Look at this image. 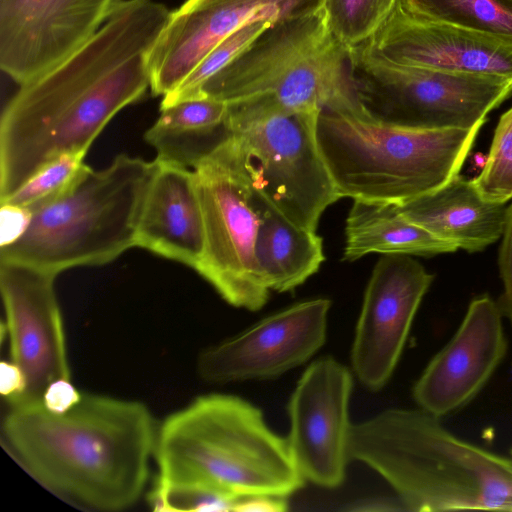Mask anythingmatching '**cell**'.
I'll return each instance as SVG.
<instances>
[{"instance_id":"1","label":"cell","mask_w":512,"mask_h":512,"mask_svg":"<svg viewBox=\"0 0 512 512\" xmlns=\"http://www.w3.org/2000/svg\"><path fill=\"white\" fill-rule=\"evenodd\" d=\"M170 15L154 0H122L87 43L20 85L0 119V201L52 160L86 155L108 122L146 94Z\"/></svg>"},{"instance_id":"2","label":"cell","mask_w":512,"mask_h":512,"mask_svg":"<svg viewBox=\"0 0 512 512\" xmlns=\"http://www.w3.org/2000/svg\"><path fill=\"white\" fill-rule=\"evenodd\" d=\"M158 427L141 402L82 393L64 413L10 406L2 443L42 486L79 508L119 511L143 494Z\"/></svg>"},{"instance_id":"3","label":"cell","mask_w":512,"mask_h":512,"mask_svg":"<svg viewBox=\"0 0 512 512\" xmlns=\"http://www.w3.org/2000/svg\"><path fill=\"white\" fill-rule=\"evenodd\" d=\"M348 455L378 472L413 511H512V458L449 431L417 409L352 424Z\"/></svg>"},{"instance_id":"4","label":"cell","mask_w":512,"mask_h":512,"mask_svg":"<svg viewBox=\"0 0 512 512\" xmlns=\"http://www.w3.org/2000/svg\"><path fill=\"white\" fill-rule=\"evenodd\" d=\"M158 480L207 485L238 498L287 497L304 478L287 438L274 433L261 410L229 394H207L158 427Z\"/></svg>"},{"instance_id":"5","label":"cell","mask_w":512,"mask_h":512,"mask_svg":"<svg viewBox=\"0 0 512 512\" xmlns=\"http://www.w3.org/2000/svg\"><path fill=\"white\" fill-rule=\"evenodd\" d=\"M197 97L232 103L242 122L362 107L351 80L348 48L332 34L322 10L272 24L209 78Z\"/></svg>"},{"instance_id":"6","label":"cell","mask_w":512,"mask_h":512,"mask_svg":"<svg viewBox=\"0 0 512 512\" xmlns=\"http://www.w3.org/2000/svg\"><path fill=\"white\" fill-rule=\"evenodd\" d=\"M482 125L414 129L379 121L363 108L323 109L317 139L341 198L402 205L459 175Z\"/></svg>"},{"instance_id":"7","label":"cell","mask_w":512,"mask_h":512,"mask_svg":"<svg viewBox=\"0 0 512 512\" xmlns=\"http://www.w3.org/2000/svg\"><path fill=\"white\" fill-rule=\"evenodd\" d=\"M155 162L118 155L108 166H87L62 196L32 212L24 233L0 246V261L58 275L77 266L109 263L135 246L141 206Z\"/></svg>"},{"instance_id":"8","label":"cell","mask_w":512,"mask_h":512,"mask_svg":"<svg viewBox=\"0 0 512 512\" xmlns=\"http://www.w3.org/2000/svg\"><path fill=\"white\" fill-rule=\"evenodd\" d=\"M356 97L373 118L401 127L472 128L512 92V79L401 65L368 50L348 48Z\"/></svg>"},{"instance_id":"9","label":"cell","mask_w":512,"mask_h":512,"mask_svg":"<svg viewBox=\"0 0 512 512\" xmlns=\"http://www.w3.org/2000/svg\"><path fill=\"white\" fill-rule=\"evenodd\" d=\"M204 221V250L196 270L230 305L261 309L270 291L255 257L260 216L232 134L194 169Z\"/></svg>"},{"instance_id":"10","label":"cell","mask_w":512,"mask_h":512,"mask_svg":"<svg viewBox=\"0 0 512 512\" xmlns=\"http://www.w3.org/2000/svg\"><path fill=\"white\" fill-rule=\"evenodd\" d=\"M319 113L274 114L230 132L252 189L286 220L311 231L341 199L319 147Z\"/></svg>"},{"instance_id":"11","label":"cell","mask_w":512,"mask_h":512,"mask_svg":"<svg viewBox=\"0 0 512 512\" xmlns=\"http://www.w3.org/2000/svg\"><path fill=\"white\" fill-rule=\"evenodd\" d=\"M55 278L56 275L35 267L0 261L10 361L25 378L23 395L9 406L43 402L50 384L71 379Z\"/></svg>"},{"instance_id":"12","label":"cell","mask_w":512,"mask_h":512,"mask_svg":"<svg viewBox=\"0 0 512 512\" xmlns=\"http://www.w3.org/2000/svg\"><path fill=\"white\" fill-rule=\"evenodd\" d=\"M433 275L410 255L384 254L365 289L351 350L353 371L378 391L391 378Z\"/></svg>"},{"instance_id":"13","label":"cell","mask_w":512,"mask_h":512,"mask_svg":"<svg viewBox=\"0 0 512 512\" xmlns=\"http://www.w3.org/2000/svg\"><path fill=\"white\" fill-rule=\"evenodd\" d=\"M122 0H0V67L19 85L87 43Z\"/></svg>"},{"instance_id":"14","label":"cell","mask_w":512,"mask_h":512,"mask_svg":"<svg viewBox=\"0 0 512 512\" xmlns=\"http://www.w3.org/2000/svg\"><path fill=\"white\" fill-rule=\"evenodd\" d=\"M323 0H187L170 18L151 56L155 96L174 91L220 42L246 25L304 17L322 10Z\"/></svg>"},{"instance_id":"15","label":"cell","mask_w":512,"mask_h":512,"mask_svg":"<svg viewBox=\"0 0 512 512\" xmlns=\"http://www.w3.org/2000/svg\"><path fill=\"white\" fill-rule=\"evenodd\" d=\"M353 387L350 371L327 356L303 372L289 399L287 437L293 459L304 479L336 488L345 478L349 400Z\"/></svg>"},{"instance_id":"16","label":"cell","mask_w":512,"mask_h":512,"mask_svg":"<svg viewBox=\"0 0 512 512\" xmlns=\"http://www.w3.org/2000/svg\"><path fill=\"white\" fill-rule=\"evenodd\" d=\"M330 307L326 298L306 300L206 348L200 377L214 384L270 379L304 364L325 342Z\"/></svg>"},{"instance_id":"17","label":"cell","mask_w":512,"mask_h":512,"mask_svg":"<svg viewBox=\"0 0 512 512\" xmlns=\"http://www.w3.org/2000/svg\"><path fill=\"white\" fill-rule=\"evenodd\" d=\"M500 305L474 298L457 331L429 361L412 389L418 408L438 418L468 405L486 386L508 350Z\"/></svg>"},{"instance_id":"18","label":"cell","mask_w":512,"mask_h":512,"mask_svg":"<svg viewBox=\"0 0 512 512\" xmlns=\"http://www.w3.org/2000/svg\"><path fill=\"white\" fill-rule=\"evenodd\" d=\"M371 52L401 65L512 79V41L428 21L408 14L397 1L365 43Z\"/></svg>"},{"instance_id":"19","label":"cell","mask_w":512,"mask_h":512,"mask_svg":"<svg viewBox=\"0 0 512 512\" xmlns=\"http://www.w3.org/2000/svg\"><path fill=\"white\" fill-rule=\"evenodd\" d=\"M154 162L135 246L195 269L204 250V221L194 171L157 158Z\"/></svg>"},{"instance_id":"20","label":"cell","mask_w":512,"mask_h":512,"mask_svg":"<svg viewBox=\"0 0 512 512\" xmlns=\"http://www.w3.org/2000/svg\"><path fill=\"white\" fill-rule=\"evenodd\" d=\"M397 206L410 221L468 252L481 251L502 237L508 214L506 203L485 200L473 179L460 175Z\"/></svg>"},{"instance_id":"21","label":"cell","mask_w":512,"mask_h":512,"mask_svg":"<svg viewBox=\"0 0 512 512\" xmlns=\"http://www.w3.org/2000/svg\"><path fill=\"white\" fill-rule=\"evenodd\" d=\"M253 197L260 216L255 257L261 280L270 292L293 291L325 261L323 239L286 220L254 190Z\"/></svg>"},{"instance_id":"22","label":"cell","mask_w":512,"mask_h":512,"mask_svg":"<svg viewBox=\"0 0 512 512\" xmlns=\"http://www.w3.org/2000/svg\"><path fill=\"white\" fill-rule=\"evenodd\" d=\"M145 140L157 159L194 169L229 134L228 104L210 97H194L160 107Z\"/></svg>"},{"instance_id":"23","label":"cell","mask_w":512,"mask_h":512,"mask_svg":"<svg viewBox=\"0 0 512 512\" xmlns=\"http://www.w3.org/2000/svg\"><path fill=\"white\" fill-rule=\"evenodd\" d=\"M343 261L371 253L433 256L451 253L455 245L407 219L396 204L353 200L346 219Z\"/></svg>"},{"instance_id":"24","label":"cell","mask_w":512,"mask_h":512,"mask_svg":"<svg viewBox=\"0 0 512 512\" xmlns=\"http://www.w3.org/2000/svg\"><path fill=\"white\" fill-rule=\"evenodd\" d=\"M410 15L512 41V0H399Z\"/></svg>"},{"instance_id":"25","label":"cell","mask_w":512,"mask_h":512,"mask_svg":"<svg viewBox=\"0 0 512 512\" xmlns=\"http://www.w3.org/2000/svg\"><path fill=\"white\" fill-rule=\"evenodd\" d=\"M398 0H323L332 34L347 48L367 42L388 18Z\"/></svg>"},{"instance_id":"26","label":"cell","mask_w":512,"mask_h":512,"mask_svg":"<svg viewBox=\"0 0 512 512\" xmlns=\"http://www.w3.org/2000/svg\"><path fill=\"white\" fill-rule=\"evenodd\" d=\"M84 154L62 155L37 171L0 204H10L31 212L49 204L68 191L88 165Z\"/></svg>"},{"instance_id":"27","label":"cell","mask_w":512,"mask_h":512,"mask_svg":"<svg viewBox=\"0 0 512 512\" xmlns=\"http://www.w3.org/2000/svg\"><path fill=\"white\" fill-rule=\"evenodd\" d=\"M274 22L258 21L239 29L215 46L171 93L165 95L161 107L194 98L203 84L243 53Z\"/></svg>"},{"instance_id":"28","label":"cell","mask_w":512,"mask_h":512,"mask_svg":"<svg viewBox=\"0 0 512 512\" xmlns=\"http://www.w3.org/2000/svg\"><path fill=\"white\" fill-rule=\"evenodd\" d=\"M240 499L203 484L158 479L148 497L153 510L163 512L234 511Z\"/></svg>"},{"instance_id":"29","label":"cell","mask_w":512,"mask_h":512,"mask_svg":"<svg viewBox=\"0 0 512 512\" xmlns=\"http://www.w3.org/2000/svg\"><path fill=\"white\" fill-rule=\"evenodd\" d=\"M473 181L487 201L507 203L512 199V108L501 116L485 165Z\"/></svg>"},{"instance_id":"30","label":"cell","mask_w":512,"mask_h":512,"mask_svg":"<svg viewBox=\"0 0 512 512\" xmlns=\"http://www.w3.org/2000/svg\"><path fill=\"white\" fill-rule=\"evenodd\" d=\"M499 270L503 282L500 308L512 327V204L508 206L507 220L499 250Z\"/></svg>"},{"instance_id":"31","label":"cell","mask_w":512,"mask_h":512,"mask_svg":"<svg viewBox=\"0 0 512 512\" xmlns=\"http://www.w3.org/2000/svg\"><path fill=\"white\" fill-rule=\"evenodd\" d=\"M81 396L82 392L76 389L71 379H59L45 391L43 405L53 413H64L76 405Z\"/></svg>"},{"instance_id":"32","label":"cell","mask_w":512,"mask_h":512,"mask_svg":"<svg viewBox=\"0 0 512 512\" xmlns=\"http://www.w3.org/2000/svg\"><path fill=\"white\" fill-rule=\"evenodd\" d=\"M32 212L18 206L1 204V242L7 245L19 238L29 225Z\"/></svg>"},{"instance_id":"33","label":"cell","mask_w":512,"mask_h":512,"mask_svg":"<svg viewBox=\"0 0 512 512\" xmlns=\"http://www.w3.org/2000/svg\"><path fill=\"white\" fill-rule=\"evenodd\" d=\"M25 378L20 368L12 361L0 365V392L9 405L14 404L24 393Z\"/></svg>"},{"instance_id":"34","label":"cell","mask_w":512,"mask_h":512,"mask_svg":"<svg viewBox=\"0 0 512 512\" xmlns=\"http://www.w3.org/2000/svg\"><path fill=\"white\" fill-rule=\"evenodd\" d=\"M286 497L256 495L241 498L235 506L237 512H282L287 510Z\"/></svg>"},{"instance_id":"35","label":"cell","mask_w":512,"mask_h":512,"mask_svg":"<svg viewBox=\"0 0 512 512\" xmlns=\"http://www.w3.org/2000/svg\"><path fill=\"white\" fill-rule=\"evenodd\" d=\"M397 510L396 506L391 504L389 501H383V500H365L361 503H358L355 505L352 510H359V511H383V510Z\"/></svg>"},{"instance_id":"36","label":"cell","mask_w":512,"mask_h":512,"mask_svg":"<svg viewBox=\"0 0 512 512\" xmlns=\"http://www.w3.org/2000/svg\"><path fill=\"white\" fill-rule=\"evenodd\" d=\"M510 457L512 458V448L510 449Z\"/></svg>"}]
</instances>
